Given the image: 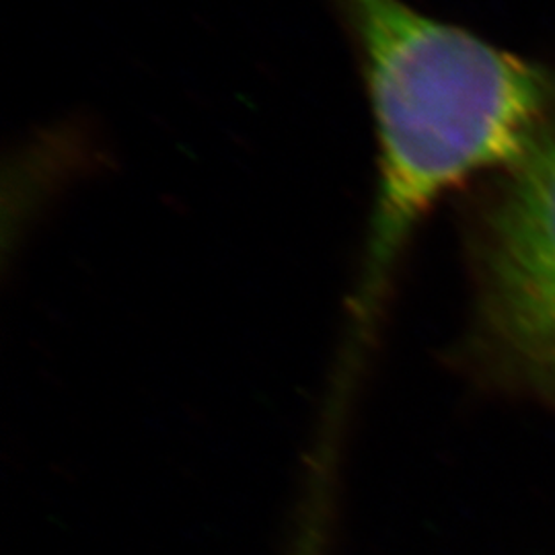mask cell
<instances>
[{
	"mask_svg": "<svg viewBox=\"0 0 555 555\" xmlns=\"http://www.w3.org/2000/svg\"><path fill=\"white\" fill-rule=\"evenodd\" d=\"M377 126V194L354 321L377 318L420 220L479 169L511 167L555 112V79L403 0H337Z\"/></svg>",
	"mask_w": 555,
	"mask_h": 555,
	"instance_id": "cell-1",
	"label": "cell"
},
{
	"mask_svg": "<svg viewBox=\"0 0 555 555\" xmlns=\"http://www.w3.org/2000/svg\"><path fill=\"white\" fill-rule=\"evenodd\" d=\"M506 169L477 231V341L555 397V112Z\"/></svg>",
	"mask_w": 555,
	"mask_h": 555,
	"instance_id": "cell-2",
	"label": "cell"
}]
</instances>
